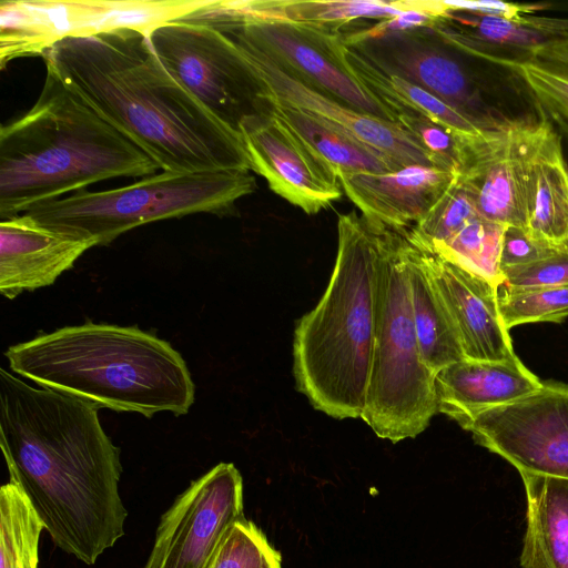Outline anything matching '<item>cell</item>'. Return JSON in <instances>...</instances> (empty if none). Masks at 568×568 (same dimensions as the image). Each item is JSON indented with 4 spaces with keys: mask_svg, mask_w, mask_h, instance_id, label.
Here are the masks:
<instances>
[{
    "mask_svg": "<svg viewBox=\"0 0 568 568\" xmlns=\"http://www.w3.org/2000/svg\"><path fill=\"white\" fill-rule=\"evenodd\" d=\"M159 165L47 70L37 102L0 129V220L113 178Z\"/></svg>",
    "mask_w": 568,
    "mask_h": 568,
    "instance_id": "cell-4",
    "label": "cell"
},
{
    "mask_svg": "<svg viewBox=\"0 0 568 568\" xmlns=\"http://www.w3.org/2000/svg\"><path fill=\"white\" fill-rule=\"evenodd\" d=\"M558 253L536 240L524 227L506 225L501 240L500 268L526 266Z\"/></svg>",
    "mask_w": 568,
    "mask_h": 568,
    "instance_id": "cell-37",
    "label": "cell"
},
{
    "mask_svg": "<svg viewBox=\"0 0 568 568\" xmlns=\"http://www.w3.org/2000/svg\"><path fill=\"white\" fill-rule=\"evenodd\" d=\"M45 529L23 491L12 481L0 488V568H38Z\"/></svg>",
    "mask_w": 568,
    "mask_h": 568,
    "instance_id": "cell-28",
    "label": "cell"
},
{
    "mask_svg": "<svg viewBox=\"0 0 568 568\" xmlns=\"http://www.w3.org/2000/svg\"><path fill=\"white\" fill-rule=\"evenodd\" d=\"M432 29L465 55L499 64L528 60L542 44L568 39V18L527 14L500 18L449 11Z\"/></svg>",
    "mask_w": 568,
    "mask_h": 568,
    "instance_id": "cell-19",
    "label": "cell"
},
{
    "mask_svg": "<svg viewBox=\"0 0 568 568\" xmlns=\"http://www.w3.org/2000/svg\"><path fill=\"white\" fill-rule=\"evenodd\" d=\"M209 568H282L281 554L245 517L229 530Z\"/></svg>",
    "mask_w": 568,
    "mask_h": 568,
    "instance_id": "cell-32",
    "label": "cell"
},
{
    "mask_svg": "<svg viewBox=\"0 0 568 568\" xmlns=\"http://www.w3.org/2000/svg\"><path fill=\"white\" fill-rule=\"evenodd\" d=\"M541 385L521 361L464 358L436 375L438 413L460 424L486 409L517 400Z\"/></svg>",
    "mask_w": 568,
    "mask_h": 568,
    "instance_id": "cell-21",
    "label": "cell"
},
{
    "mask_svg": "<svg viewBox=\"0 0 568 568\" xmlns=\"http://www.w3.org/2000/svg\"><path fill=\"white\" fill-rule=\"evenodd\" d=\"M371 221L379 245L376 324L361 418L395 444L423 433L438 413L436 375L425 365L418 344L403 226Z\"/></svg>",
    "mask_w": 568,
    "mask_h": 568,
    "instance_id": "cell-6",
    "label": "cell"
},
{
    "mask_svg": "<svg viewBox=\"0 0 568 568\" xmlns=\"http://www.w3.org/2000/svg\"><path fill=\"white\" fill-rule=\"evenodd\" d=\"M224 36L245 58L262 103L282 104L331 121L386 154L400 168L437 166L427 150L399 124L347 106L300 80L245 40Z\"/></svg>",
    "mask_w": 568,
    "mask_h": 568,
    "instance_id": "cell-15",
    "label": "cell"
},
{
    "mask_svg": "<svg viewBox=\"0 0 568 568\" xmlns=\"http://www.w3.org/2000/svg\"><path fill=\"white\" fill-rule=\"evenodd\" d=\"M255 186L250 170L162 171L118 189L82 190L24 213L44 226L102 246L146 223L196 213L230 214Z\"/></svg>",
    "mask_w": 568,
    "mask_h": 568,
    "instance_id": "cell-7",
    "label": "cell"
},
{
    "mask_svg": "<svg viewBox=\"0 0 568 568\" xmlns=\"http://www.w3.org/2000/svg\"><path fill=\"white\" fill-rule=\"evenodd\" d=\"M413 3V0H248L239 1V7L253 19L343 33L359 20H386L406 11Z\"/></svg>",
    "mask_w": 568,
    "mask_h": 568,
    "instance_id": "cell-26",
    "label": "cell"
},
{
    "mask_svg": "<svg viewBox=\"0 0 568 568\" xmlns=\"http://www.w3.org/2000/svg\"><path fill=\"white\" fill-rule=\"evenodd\" d=\"M525 205V231L552 250L568 252V164L546 116L527 160Z\"/></svg>",
    "mask_w": 568,
    "mask_h": 568,
    "instance_id": "cell-22",
    "label": "cell"
},
{
    "mask_svg": "<svg viewBox=\"0 0 568 568\" xmlns=\"http://www.w3.org/2000/svg\"><path fill=\"white\" fill-rule=\"evenodd\" d=\"M528 60H538L568 68V39L546 43L535 48Z\"/></svg>",
    "mask_w": 568,
    "mask_h": 568,
    "instance_id": "cell-39",
    "label": "cell"
},
{
    "mask_svg": "<svg viewBox=\"0 0 568 568\" xmlns=\"http://www.w3.org/2000/svg\"><path fill=\"white\" fill-rule=\"evenodd\" d=\"M45 68L162 171L250 170L242 136L163 67L149 34L119 29L59 41Z\"/></svg>",
    "mask_w": 568,
    "mask_h": 568,
    "instance_id": "cell-2",
    "label": "cell"
},
{
    "mask_svg": "<svg viewBox=\"0 0 568 568\" xmlns=\"http://www.w3.org/2000/svg\"><path fill=\"white\" fill-rule=\"evenodd\" d=\"M459 425L519 474L568 479V385L542 382L537 390Z\"/></svg>",
    "mask_w": 568,
    "mask_h": 568,
    "instance_id": "cell-12",
    "label": "cell"
},
{
    "mask_svg": "<svg viewBox=\"0 0 568 568\" xmlns=\"http://www.w3.org/2000/svg\"><path fill=\"white\" fill-rule=\"evenodd\" d=\"M97 406L0 367V446L10 481L52 541L87 565L124 536L120 449Z\"/></svg>",
    "mask_w": 568,
    "mask_h": 568,
    "instance_id": "cell-1",
    "label": "cell"
},
{
    "mask_svg": "<svg viewBox=\"0 0 568 568\" xmlns=\"http://www.w3.org/2000/svg\"><path fill=\"white\" fill-rule=\"evenodd\" d=\"M430 276L458 334L465 358L519 362L498 304V287L427 243L415 230Z\"/></svg>",
    "mask_w": 568,
    "mask_h": 568,
    "instance_id": "cell-17",
    "label": "cell"
},
{
    "mask_svg": "<svg viewBox=\"0 0 568 568\" xmlns=\"http://www.w3.org/2000/svg\"><path fill=\"white\" fill-rule=\"evenodd\" d=\"M93 246L92 241L44 226L26 213L1 220V295L12 300L53 284Z\"/></svg>",
    "mask_w": 568,
    "mask_h": 568,
    "instance_id": "cell-18",
    "label": "cell"
},
{
    "mask_svg": "<svg viewBox=\"0 0 568 568\" xmlns=\"http://www.w3.org/2000/svg\"><path fill=\"white\" fill-rule=\"evenodd\" d=\"M446 12L447 7L444 1L414 0L413 6L398 16L368 23L366 27L354 28L341 34L344 40H347L432 28Z\"/></svg>",
    "mask_w": 568,
    "mask_h": 568,
    "instance_id": "cell-35",
    "label": "cell"
},
{
    "mask_svg": "<svg viewBox=\"0 0 568 568\" xmlns=\"http://www.w3.org/2000/svg\"><path fill=\"white\" fill-rule=\"evenodd\" d=\"M477 215L479 213L471 196L456 175L442 197L414 227L426 242L443 244Z\"/></svg>",
    "mask_w": 568,
    "mask_h": 568,
    "instance_id": "cell-33",
    "label": "cell"
},
{
    "mask_svg": "<svg viewBox=\"0 0 568 568\" xmlns=\"http://www.w3.org/2000/svg\"><path fill=\"white\" fill-rule=\"evenodd\" d=\"M9 367L21 377L98 408L184 415L195 385L170 343L136 326L87 322L10 346Z\"/></svg>",
    "mask_w": 568,
    "mask_h": 568,
    "instance_id": "cell-3",
    "label": "cell"
},
{
    "mask_svg": "<svg viewBox=\"0 0 568 568\" xmlns=\"http://www.w3.org/2000/svg\"><path fill=\"white\" fill-rule=\"evenodd\" d=\"M243 513V479L220 463L176 497L162 515L143 568H209Z\"/></svg>",
    "mask_w": 568,
    "mask_h": 568,
    "instance_id": "cell-13",
    "label": "cell"
},
{
    "mask_svg": "<svg viewBox=\"0 0 568 568\" xmlns=\"http://www.w3.org/2000/svg\"><path fill=\"white\" fill-rule=\"evenodd\" d=\"M267 105L271 113L326 161L337 178L353 173L383 174L403 169L386 154L331 121L277 103Z\"/></svg>",
    "mask_w": 568,
    "mask_h": 568,
    "instance_id": "cell-25",
    "label": "cell"
},
{
    "mask_svg": "<svg viewBox=\"0 0 568 568\" xmlns=\"http://www.w3.org/2000/svg\"><path fill=\"white\" fill-rule=\"evenodd\" d=\"M456 175L437 166L415 164L383 174H343L338 180L363 216L390 226H408L429 212Z\"/></svg>",
    "mask_w": 568,
    "mask_h": 568,
    "instance_id": "cell-20",
    "label": "cell"
},
{
    "mask_svg": "<svg viewBox=\"0 0 568 568\" xmlns=\"http://www.w3.org/2000/svg\"><path fill=\"white\" fill-rule=\"evenodd\" d=\"M498 304L507 329L538 322L560 323L568 317V286L498 287Z\"/></svg>",
    "mask_w": 568,
    "mask_h": 568,
    "instance_id": "cell-30",
    "label": "cell"
},
{
    "mask_svg": "<svg viewBox=\"0 0 568 568\" xmlns=\"http://www.w3.org/2000/svg\"><path fill=\"white\" fill-rule=\"evenodd\" d=\"M410 303L425 365L435 374L465 358L453 321L430 276L413 225L403 226Z\"/></svg>",
    "mask_w": 568,
    "mask_h": 568,
    "instance_id": "cell-23",
    "label": "cell"
},
{
    "mask_svg": "<svg viewBox=\"0 0 568 568\" xmlns=\"http://www.w3.org/2000/svg\"><path fill=\"white\" fill-rule=\"evenodd\" d=\"M444 3L449 11H464L507 19L536 14L545 7L542 3L503 2L497 0H445Z\"/></svg>",
    "mask_w": 568,
    "mask_h": 568,
    "instance_id": "cell-38",
    "label": "cell"
},
{
    "mask_svg": "<svg viewBox=\"0 0 568 568\" xmlns=\"http://www.w3.org/2000/svg\"><path fill=\"white\" fill-rule=\"evenodd\" d=\"M182 19L206 24L251 43L300 80L347 106L396 123V115L354 74L341 33L245 16L237 1L212 0Z\"/></svg>",
    "mask_w": 568,
    "mask_h": 568,
    "instance_id": "cell-8",
    "label": "cell"
},
{
    "mask_svg": "<svg viewBox=\"0 0 568 568\" xmlns=\"http://www.w3.org/2000/svg\"><path fill=\"white\" fill-rule=\"evenodd\" d=\"M527 87L547 119L568 132V68L538 60L503 61Z\"/></svg>",
    "mask_w": 568,
    "mask_h": 568,
    "instance_id": "cell-31",
    "label": "cell"
},
{
    "mask_svg": "<svg viewBox=\"0 0 568 568\" xmlns=\"http://www.w3.org/2000/svg\"><path fill=\"white\" fill-rule=\"evenodd\" d=\"M505 227L504 224L477 215L447 242L429 244L499 287L504 283L500 252Z\"/></svg>",
    "mask_w": 568,
    "mask_h": 568,
    "instance_id": "cell-29",
    "label": "cell"
},
{
    "mask_svg": "<svg viewBox=\"0 0 568 568\" xmlns=\"http://www.w3.org/2000/svg\"><path fill=\"white\" fill-rule=\"evenodd\" d=\"M396 123L408 131L432 155L440 169L457 173V134L434 121L415 114H399Z\"/></svg>",
    "mask_w": 568,
    "mask_h": 568,
    "instance_id": "cell-34",
    "label": "cell"
},
{
    "mask_svg": "<svg viewBox=\"0 0 568 568\" xmlns=\"http://www.w3.org/2000/svg\"><path fill=\"white\" fill-rule=\"evenodd\" d=\"M378 235L355 211L338 214L337 253L324 294L303 315L293 338L296 388L337 419L361 418L376 324Z\"/></svg>",
    "mask_w": 568,
    "mask_h": 568,
    "instance_id": "cell-5",
    "label": "cell"
},
{
    "mask_svg": "<svg viewBox=\"0 0 568 568\" xmlns=\"http://www.w3.org/2000/svg\"><path fill=\"white\" fill-rule=\"evenodd\" d=\"M212 0H1L0 67L42 57L55 43L119 29L150 34Z\"/></svg>",
    "mask_w": 568,
    "mask_h": 568,
    "instance_id": "cell-9",
    "label": "cell"
},
{
    "mask_svg": "<svg viewBox=\"0 0 568 568\" xmlns=\"http://www.w3.org/2000/svg\"><path fill=\"white\" fill-rule=\"evenodd\" d=\"M344 42L378 68L439 98L480 130L497 129L518 119L507 116L487 101L483 82L462 53L432 28Z\"/></svg>",
    "mask_w": 568,
    "mask_h": 568,
    "instance_id": "cell-11",
    "label": "cell"
},
{
    "mask_svg": "<svg viewBox=\"0 0 568 568\" xmlns=\"http://www.w3.org/2000/svg\"><path fill=\"white\" fill-rule=\"evenodd\" d=\"M540 120L518 118L497 129L457 134V176L480 216L525 226L527 160Z\"/></svg>",
    "mask_w": 568,
    "mask_h": 568,
    "instance_id": "cell-14",
    "label": "cell"
},
{
    "mask_svg": "<svg viewBox=\"0 0 568 568\" xmlns=\"http://www.w3.org/2000/svg\"><path fill=\"white\" fill-rule=\"evenodd\" d=\"M149 40L166 71L234 132L240 134L245 120L267 109L245 58L216 29L179 19L154 29Z\"/></svg>",
    "mask_w": 568,
    "mask_h": 568,
    "instance_id": "cell-10",
    "label": "cell"
},
{
    "mask_svg": "<svg viewBox=\"0 0 568 568\" xmlns=\"http://www.w3.org/2000/svg\"><path fill=\"white\" fill-rule=\"evenodd\" d=\"M503 277V285L509 287L568 286V252H558L526 266L506 268Z\"/></svg>",
    "mask_w": 568,
    "mask_h": 568,
    "instance_id": "cell-36",
    "label": "cell"
},
{
    "mask_svg": "<svg viewBox=\"0 0 568 568\" xmlns=\"http://www.w3.org/2000/svg\"><path fill=\"white\" fill-rule=\"evenodd\" d=\"M251 171L306 214L327 209L342 195L333 169L298 134L267 109L240 126Z\"/></svg>",
    "mask_w": 568,
    "mask_h": 568,
    "instance_id": "cell-16",
    "label": "cell"
},
{
    "mask_svg": "<svg viewBox=\"0 0 568 568\" xmlns=\"http://www.w3.org/2000/svg\"><path fill=\"white\" fill-rule=\"evenodd\" d=\"M520 476L527 500L523 568H568V479Z\"/></svg>",
    "mask_w": 568,
    "mask_h": 568,
    "instance_id": "cell-24",
    "label": "cell"
},
{
    "mask_svg": "<svg viewBox=\"0 0 568 568\" xmlns=\"http://www.w3.org/2000/svg\"><path fill=\"white\" fill-rule=\"evenodd\" d=\"M345 55L357 79L396 118L399 114L422 115L458 134L483 131L439 98L378 68L353 48L346 45Z\"/></svg>",
    "mask_w": 568,
    "mask_h": 568,
    "instance_id": "cell-27",
    "label": "cell"
}]
</instances>
